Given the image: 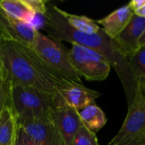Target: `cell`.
I'll return each mask as SVG.
<instances>
[{"instance_id": "1", "label": "cell", "mask_w": 145, "mask_h": 145, "mask_svg": "<svg viewBox=\"0 0 145 145\" xmlns=\"http://www.w3.org/2000/svg\"><path fill=\"white\" fill-rule=\"evenodd\" d=\"M43 20L42 28L49 37L88 48L106 59L116 71L123 86L127 105L133 102L138 83L131 73L127 60L120 52L113 38L108 36L102 28L96 34H87L74 29L63 15L62 9L49 2L43 14Z\"/></svg>"}, {"instance_id": "2", "label": "cell", "mask_w": 145, "mask_h": 145, "mask_svg": "<svg viewBox=\"0 0 145 145\" xmlns=\"http://www.w3.org/2000/svg\"><path fill=\"white\" fill-rule=\"evenodd\" d=\"M0 59L13 82L33 88L53 97H59V89L69 85L51 70L31 47L0 37Z\"/></svg>"}, {"instance_id": "3", "label": "cell", "mask_w": 145, "mask_h": 145, "mask_svg": "<svg viewBox=\"0 0 145 145\" xmlns=\"http://www.w3.org/2000/svg\"><path fill=\"white\" fill-rule=\"evenodd\" d=\"M59 102V96L55 98L12 82L9 106L19 127L32 121L54 116Z\"/></svg>"}, {"instance_id": "4", "label": "cell", "mask_w": 145, "mask_h": 145, "mask_svg": "<svg viewBox=\"0 0 145 145\" xmlns=\"http://www.w3.org/2000/svg\"><path fill=\"white\" fill-rule=\"evenodd\" d=\"M31 48L51 70L68 83L83 85L82 77L72 65L68 50L62 42L38 31Z\"/></svg>"}, {"instance_id": "5", "label": "cell", "mask_w": 145, "mask_h": 145, "mask_svg": "<svg viewBox=\"0 0 145 145\" xmlns=\"http://www.w3.org/2000/svg\"><path fill=\"white\" fill-rule=\"evenodd\" d=\"M107 145H145V97L139 86L121 127Z\"/></svg>"}, {"instance_id": "6", "label": "cell", "mask_w": 145, "mask_h": 145, "mask_svg": "<svg viewBox=\"0 0 145 145\" xmlns=\"http://www.w3.org/2000/svg\"><path fill=\"white\" fill-rule=\"evenodd\" d=\"M68 50L71 64L81 77L90 82L105 80L110 72L111 65L98 52L88 48L71 44Z\"/></svg>"}, {"instance_id": "7", "label": "cell", "mask_w": 145, "mask_h": 145, "mask_svg": "<svg viewBox=\"0 0 145 145\" xmlns=\"http://www.w3.org/2000/svg\"><path fill=\"white\" fill-rule=\"evenodd\" d=\"M19 127L37 145H65L54 116L32 121Z\"/></svg>"}, {"instance_id": "8", "label": "cell", "mask_w": 145, "mask_h": 145, "mask_svg": "<svg viewBox=\"0 0 145 145\" xmlns=\"http://www.w3.org/2000/svg\"><path fill=\"white\" fill-rule=\"evenodd\" d=\"M37 32L31 24L13 17L0 6V37L32 47Z\"/></svg>"}, {"instance_id": "9", "label": "cell", "mask_w": 145, "mask_h": 145, "mask_svg": "<svg viewBox=\"0 0 145 145\" xmlns=\"http://www.w3.org/2000/svg\"><path fill=\"white\" fill-rule=\"evenodd\" d=\"M144 32L145 17L133 14L125 29L114 39L127 60L139 48V42Z\"/></svg>"}, {"instance_id": "10", "label": "cell", "mask_w": 145, "mask_h": 145, "mask_svg": "<svg viewBox=\"0 0 145 145\" xmlns=\"http://www.w3.org/2000/svg\"><path fill=\"white\" fill-rule=\"evenodd\" d=\"M54 119L65 145H71L72 140L83 126L78 110L65 105L59 98L54 112Z\"/></svg>"}, {"instance_id": "11", "label": "cell", "mask_w": 145, "mask_h": 145, "mask_svg": "<svg viewBox=\"0 0 145 145\" xmlns=\"http://www.w3.org/2000/svg\"><path fill=\"white\" fill-rule=\"evenodd\" d=\"M59 98L67 105L81 110L86 106L95 103L100 93L95 90L86 88L84 85L69 84L62 87L59 91Z\"/></svg>"}, {"instance_id": "12", "label": "cell", "mask_w": 145, "mask_h": 145, "mask_svg": "<svg viewBox=\"0 0 145 145\" xmlns=\"http://www.w3.org/2000/svg\"><path fill=\"white\" fill-rule=\"evenodd\" d=\"M133 14V11L127 4L96 20V22L108 36L115 39L127 25Z\"/></svg>"}, {"instance_id": "13", "label": "cell", "mask_w": 145, "mask_h": 145, "mask_svg": "<svg viewBox=\"0 0 145 145\" xmlns=\"http://www.w3.org/2000/svg\"><path fill=\"white\" fill-rule=\"evenodd\" d=\"M18 127L12 109L5 107L0 113V145H14Z\"/></svg>"}, {"instance_id": "14", "label": "cell", "mask_w": 145, "mask_h": 145, "mask_svg": "<svg viewBox=\"0 0 145 145\" xmlns=\"http://www.w3.org/2000/svg\"><path fill=\"white\" fill-rule=\"evenodd\" d=\"M78 112L83 126L95 133L107 123V117L105 112L95 103L86 106Z\"/></svg>"}, {"instance_id": "15", "label": "cell", "mask_w": 145, "mask_h": 145, "mask_svg": "<svg viewBox=\"0 0 145 145\" xmlns=\"http://www.w3.org/2000/svg\"><path fill=\"white\" fill-rule=\"evenodd\" d=\"M2 8L13 17L31 24L37 15L28 6L25 0H0Z\"/></svg>"}, {"instance_id": "16", "label": "cell", "mask_w": 145, "mask_h": 145, "mask_svg": "<svg viewBox=\"0 0 145 145\" xmlns=\"http://www.w3.org/2000/svg\"><path fill=\"white\" fill-rule=\"evenodd\" d=\"M131 73L142 91L145 88V45L139 48L128 58Z\"/></svg>"}, {"instance_id": "17", "label": "cell", "mask_w": 145, "mask_h": 145, "mask_svg": "<svg viewBox=\"0 0 145 145\" xmlns=\"http://www.w3.org/2000/svg\"><path fill=\"white\" fill-rule=\"evenodd\" d=\"M62 13L67 20L69 25L79 31L87 34H96L101 29L96 20L85 15H76L67 13L64 10H62Z\"/></svg>"}, {"instance_id": "18", "label": "cell", "mask_w": 145, "mask_h": 145, "mask_svg": "<svg viewBox=\"0 0 145 145\" xmlns=\"http://www.w3.org/2000/svg\"><path fill=\"white\" fill-rule=\"evenodd\" d=\"M11 86L12 80L9 73L0 59V113L5 107L9 106Z\"/></svg>"}, {"instance_id": "19", "label": "cell", "mask_w": 145, "mask_h": 145, "mask_svg": "<svg viewBox=\"0 0 145 145\" xmlns=\"http://www.w3.org/2000/svg\"><path fill=\"white\" fill-rule=\"evenodd\" d=\"M71 145H99L96 133L82 126L75 135Z\"/></svg>"}, {"instance_id": "20", "label": "cell", "mask_w": 145, "mask_h": 145, "mask_svg": "<svg viewBox=\"0 0 145 145\" xmlns=\"http://www.w3.org/2000/svg\"><path fill=\"white\" fill-rule=\"evenodd\" d=\"M14 145H37L32 140L29 138V137L20 128L18 127L17 136L15 139Z\"/></svg>"}, {"instance_id": "21", "label": "cell", "mask_w": 145, "mask_h": 145, "mask_svg": "<svg viewBox=\"0 0 145 145\" xmlns=\"http://www.w3.org/2000/svg\"><path fill=\"white\" fill-rule=\"evenodd\" d=\"M127 5L134 13L136 10L139 9L140 8H142L144 5H145V0H132L131 2H129Z\"/></svg>"}, {"instance_id": "22", "label": "cell", "mask_w": 145, "mask_h": 145, "mask_svg": "<svg viewBox=\"0 0 145 145\" xmlns=\"http://www.w3.org/2000/svg\"><path fill=\"white\" fill-rule=\"evenodd\" d=\"M135 14L137 15H139V16H142V17H145V5H144L142 8H140L139 9L136 10L134 12Z\"/></svg>"}, {"instance_id": "23", "label": "cell", "mask_w": 145, "mask_h": 145, "mask_svg": "<svg viewBox=\"0 0 145 145\" xmlns=\"http://www.w3.org/2000/svg\"><path fill=\"white\" fill-rule=\"evenodd\" d=\"M143 45H145V32L144 34L143 35V37H142L140 42H139V46H143Z\"/></svg>"}, {"instance_id": "24", "label": "cell", "mask_w": 145, "mask_h": 145, "mask_svg": "<svg viewBox=\"0 0 145 145\" xmlns=\"http://www.w3.org/2000/svg\"><path fill=\"white\" fill-rule=\"evenodd\" d=\"M142 92H143V93H144V96L145 97V88L143 90V91H142Z\"/></svg>"}]
</instances>
